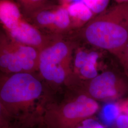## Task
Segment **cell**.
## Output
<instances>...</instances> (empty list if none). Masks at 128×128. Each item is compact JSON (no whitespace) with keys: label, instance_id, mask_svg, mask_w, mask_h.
Instances as JSON below:
<instances>
[{"label":"cell","instance_id":"cell-1","mask_svg":"<svg viewBox=\"0 0 128 128\" xmlns=\"http://www.w3.org/2000/svg\"><path fill=\"white\" fill-rule=\"evenodd\" d=\"M68 35L117 58L128 43V1L104 10Z\"/></svg>","mask_w":128,"mask_h":128},{"label":"cell","instance_id":"cell-2","mask_svg":"<svg viewBox=\"0 0 128 128\" xmlns=\"http://www.w3.org/2000/svg\"><path fill=\"white\" fill-rule=\"evenodd\" d=\"M41 82L30 73L14 74L0 82V114L30 124L29 112L43 92Z\"/></svg>","mask_w":128,"mask_h":128},{"label":"cell","instance_id":"cell-3","mask_svg":"<svg viewBox=\"0 0 128 128\" xmlns=\"http://www.w3.org/2000/svg\"><path fill=\"white\" fill-rule=\"evenodd\" d=\"M99 109L98 102L78 90L60 102L47 106L39 118V124L43 128H77Z\"/></svg>","mask_w":128,"mask_h":128},{"label":"cell","instance_id":"cell-4","mask_svg":"<svg viewBox=\"0 0 128 128\" xmlns=\"http://www.w3.org/2000/svg\"><path fill=\"white\" fill-rule=\"evenodd\" d=\"M61 36L40 52L38 70L46 81L60 84L70 79L75 41L66 40Z\"/></svg>","mask_w":128,"mask_h":128},{"label":"cell","instance_id":"cell-5","mask_svg":"<svg viewBox=\"0 0 128 128\" xmlns=\"http://www.w3.org/2000/svg\"><path fill=\"white\" fill-rule=\"evenodd\" d=\"M40 51L14 41L1 32L0 67L5 73H30L38 70Z\"/></svg>","mask_w":128,"mask_h":128},{"label":"cell","instance_id":"cell-6","mask_svg":"<svg viewBox=\"0 0 128 128\" xmlns=\"http://www.w3.org/2000/svg\"><path fill=\"white\" fill-rule=\"evenodd\" d=\"M82 84L80 90L97 102L119 101L128 94V76L112 70H106Z\"/></svg>","mask_w":128,"mask_h":128},{"label":"cell","instance_id":"cell-7","mask_svg":"<svg viewBox=\"0 0 128 128\" xmlns=\"http://www.w3.org/2000/svg\"><path fill=\"white\" fill-rule=\"evenodd\" d=\"M5 32L14 41L33 47L40 51L50 45L57 38L61 36L43 32L29 23L24 18L17 26Z\"/></svg>","mask_w":128,"mask_h":128},{"label":"cell","instance_id":"cell-8","mask_svg":"<svg viewBox=\"0 0 128 128\" xmlns=\"http://www.w3.org/2000/svg\"><path fill=\"white\" fill-rule=\"evenodd\" d=\"M99 53L84 48H76L74 64L78 76L87 81L96 77L98 72Z\"/></svg>","mask_w":128,"mask_h":128},{"label":"cell","instance_id":"cell-9","mask_svg":"<svg viewBox=\"0 0 128 128\" xmlns=\"http://www.w3.org/2000/svg\"><path fill=\"white\" fill-rule=\"evenodd\" d=\"M60 5L55 3L46 5L37 10L25 20L40 30L50 34Z\"/></svg>","mask_w":128,"mask_h":128},{"label":"cell","instance_id":"cell-10","mask_svg":"<svg viewBox=\"0 0 128 128\" xmlns=\"http://www.w3.org/2000/svg\"><path fill=\"white\" fill-rule=\"evenodd\" d=\"M23 18L18 6L12 0H0V20L5 32L17 26Z\"/></svg>","mask_w":128,"mask_h":128},{"label":"cell","instance_id":"cell-11","mask_svg":"<svg viewBox=\"0 0 128 128\" xmlns=\"http://www.w3.org/2000/svg\"><path fill=\"white\" fill-rule=\"evenodd\" d=\"M67 6L74 30L81 27L94 17L91 10L84 2L73 3Z\"/></svg>","mask_w":128,"mask_h":128},{"label":"cell","instance_id":"cell-12","mask_svg":"<svg viewBox=\"0 0 128 128\" xmlns=\"http://www.w3.org/2000/svg\"><path fill=\"white\" fill-rule=\"evenodd\" d=\"M18 6L24 18L42 7L55 4L53 0H12Z\"/></svg>","mask_w":128,"mask_h":128},{"label":"cell","instance_id":"cell-13","mask_svg":"<svg viewBox=\"0 0 128 128\" xmlns=\"http://www.w3.org/2000/svg\"><path fill=\"white\" fill-rule=\"evenodd\" d=\"M116 58L124 68L125 75L128 77V43Z\"/></svg>","mask_w":128,"mask_h":128},{"label":"cell","instance_id":"cell-14","mask_svg":"<svg viewBox=\"0 0 128 128\" xmlns=\"http://www.w3.org/2000/svg\"><path fill=\"white\" fill-rule=\"evenodd\" d=\"M77 128H105V126L92 117L83 121Z\"/></svg>","mask_w":128,"mask_h":128},{"label":"cell","instance_id":"cell-15","mask_svg":"<svg viewBox=\"0 0 128 128\" xmlns=\"http://www.w3.org/2000/svg\"><path fill=\"white\" fill-rule=\"evenodd\" d=\"M115 128H128V115L118 114L114 120Z\"/></svg>","mask_w":128,"mask_h":128},{"label":"cell","instance_id":"cell-16","mask_svg":"<svg viewBox=\"0 0 128 128\" xmlns=\"http://www.w3.org/2000/svg\"><path fill=\"white\" fill-rule=\"evenodd\" d=\"M116 108L118 114H123L128 115V97L117 101L116 104Z\"/></svg>","mask_w":128,"mask_h":128},{"label":"cell","instance_id":"cell-17","mask_svg":"<svg viewBox=\"0 0 128 128\" xmlns=\"http://www.w3.org/2000/svg\"><path fill=\"white\" fill-rule=\"evenodd\" d=\"M0 128H18L17 126L11 123L12 119L9 117L0 114Z\"/></svg>","mask_w":128,"mask_h":128},{"label":"cell","instance_id":"cell-18","mask_svg":"<svg viewBox=\"0 0 128 128\" xmlns=\"http://www.w3.org/2000/svg\"><path fill=\"white\" fill-rule=\"evenodd\" d=\"M86 0H64L63 2L62 5H68L73 4V3H76V2H84Z\"/></svg>","mask_w":128,"mask_h":128},{"label":"cell","instance_id":"cell-19","mask_svg":"<svg viewBox=\"0 0 128 128\" xmlns=\"http://www.w3.org/2000/svg\"><path fill=\"white\" fill-rule=\"evenodd\" d=\"M117 1L119 2V3H122L125 2H128V0H117Z\"/></svg>","mask_w":128,"mask_h":128},{"label":"cell","instance_id":"cell-20","mask_svg":"<svg viewBox=\"0 0 128 128\" xmlns=\"http://www.w3.org/2000/svg\"><path fill=\"white\" fill-rule=\"evenodd\" d=\"M43 128V127H42V126H41V124H40L39 126H38V127H37L36 128Z\"/></svg>","mask_w":128,"mask_h":128},{"label":"cell","instance_id":"cell-21","mask_svg":"<svg viewBox=\"0 0 128 128\" xmlns=\"http://www.w3.org/2000/svg\"><path fill=\"white\" fill-rule=\"evenodd\" d=\"M63 1H64V0H61V2H62V4H63Z\"/></svg>","mask_w":128,"mask_h":128}]
</instances>
